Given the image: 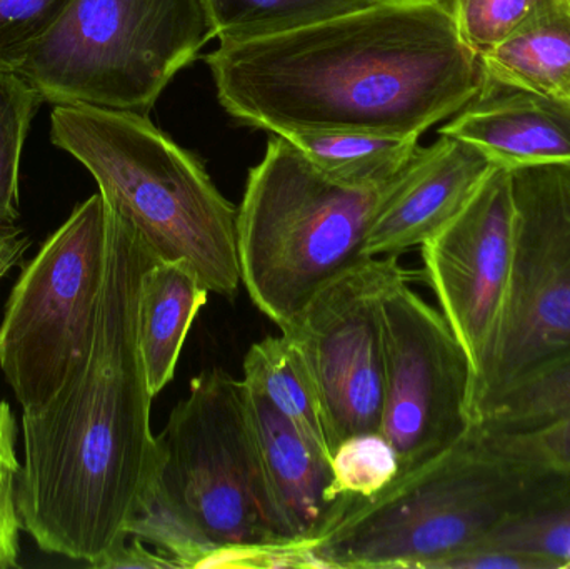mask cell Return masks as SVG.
<instances>
[{
  "mask_svg": "<svg viewBox=\"0 0 570 569\" xmlns=\"http://www.w3.org/2000/svg\"><path fill=\"white\" fill-rule=\"evenodd\" d=\"M227 114L274 136L358 130L419 139L484 84L449 0H379L204 57Z\"/></svg>",
  "mask_w": 570,
  "mask_h": 569,
  "instance_id": "cell-1",
  "label": "cell"
},
{
  "mask_svg": "<svg viewBox=\"0 0 570 569\" xmlns=\"http://www.w3.org/2000/svg\"><path fill=\"white\" fill-rule=\"evenodd\" d=\"M106 223L89 353L40 410L22 413L16 490L20 527L33 543L87 565L126 540L156 460L139 297L159 257L107 206Z\"/></svg>",
  "mask_w": 570,
  "mask_h": 569,
  "instance_id": "cell-2",
  "label": "cell"
},
{
  "mask_svg": "<svg viewBox=\"0 0 570 569\" xmlns=\"http://www.w3.org/2000/svg\"><path fill=\"white\" fill-rule=\"evenodd\" d=\"M187 568H259L285 540L257 461L243 380L204 371L156 436V460L126 528ZM305 547V545H304Z\"/></svg>",
  "mask_w": 570,
  "mask_h": 569,
  "instance_id": "cell-3",
  "label": "cell"
},
{
  "mask_svg": "<svg viewBox=\"0 0 570 569\" xmlns=\"http://www.w3.org/2000/svg\"><path fill=\"white\" fill-rule=\"evenodd\" d=\"M50 140L89 170L106 206L159 259L186 261L213 294H239L237 207L146 114L56 106Z\"/></svg>",
  "mask_w": 570,
  "mask_h": 569,
  "instance_id": "cell-4",
  "label": "cell"
},
{
  "mask_svg": "<svg viewBox=\"0 0 570 569\" xmlns=\"http://www.w3.org/2000/svg\"><path fill=\"white\" fill-rule=\"evenodd\" d=\"M556 474L558 468L495 450L472 428L444 457L351 501L305 547L311 568L441 569L521 513Z\"/></svg>",
  "mask_w": 570,
  "mask_h": 569,
  "instance_id": "cell-5",
  "label": "cell"
},
{
  "mask_svg": "<svg viewBox=\"0 0 570 569\" xmlns=\"http://www.w3.org/2000/svg\"><path fill=\"white\" fill-rule=\"evenodd\" d=\"M401 174L381 186L338 183L273 134L237 207L240 281L254 306L284 331L332 281L371 259L368 229Z\"/></svg>",
  "mask_w": 570,
  "mask_h": 569,
  "instance_id": "cell-6",
  "label": "cell"
},
{
  "mask_svg": "<svg viewBox=\"0 0 570 569\" xmlns=\"http://www.w3.org/2000/svg\"><path fill=\"white\" fill-rule=\"evenodd\" d=\"M210 39L204 0H72L17 73L53 106L147 116Z\"/></svg>",
  "mask_w": 570,
  "mask_h": 569,
  "instance_id": "cell-7",
  "label": "cell"
},
{
  "mask_svg": "<svg viewBox=\"0 0 570 569\" xmlns=\"http://www.w3.org/2000/svg\"><path fill=\"white\" fill-rule=\"evenodd\" d=\"M106 239V206L97 193L47 237L7 297L0 367L22 413L40 410L89 353Z\"/></svg>",
  "mask_w": 570,
  "mask_h": 569,
  "instance_id": "cell-8",
  "label": "cell"
},
{
  "mask_svg": "<svg viewBox=\"0 0 570 569\" xmlns=\"http://www.w3.org/2000/svg\"><path fill=\"white\" fill-rule=\"evenodd\" d=\"M515 239L501 333L472 414L570 353V163L512 170Z\"/></svg>",
  "mask_w": 570,
  "mask_h": 569,
  "instance_id": "cell-9",
  "label": "cell"
},
{
  "mask_svg": "<svg viewBox=\"0 0 570 569\" xmlns=\"http://www.w3.org/2000/svg\"><path fill=\"white\" fill-rule=\"evenodd\" d=\"M384 406L381 434L399 477L439 460L474 428V367L442 313L395 277L382 297Z\"/></svg>",
  "mask_w": 570,
  "mask_h": 569,
  "instance_id": "cell-10",
  "label": "cell"
},
{
  "mask_svg": "<svg viewBox=\"0 0 570 569\" xmlns=\"http://www.w3.org/2000/svg\"><path fill=\"white\" fill-rule=\"evenodd\" d=\"M399 256L371 257L325 286L281 333L304 351L324 414L328 451L381 431L384 406L382 297L404 273Z\"/></svg>",
  "mask_w": 570,
  "mask_h": 569,
  "instance_id": "cell-11",
  "label": "cell"
},
{
  "mask_svg": "<svg viewBox=\"0 0 570 569\" xmlns=\"http://www.w3.org/2000/svg\"><path fill=\"white\" fill-rule=\"evenodd\" d=\"M514 239L512 170L494 167L461 213L422 246L425 277L471 360L474 383L501 333Z\"/></svg>",
  "mask_w": 570,
  "mask_h": 569,
  "instance_id": "cell-12",
  "label": "cell"
},
{
  "mask_svg": "<svg viewBox=\"0 0 570 569\" xmlns=\"http://www.w3.org/2000/svg\"><path fill=\"white\" fill-rule=\"evenodd\" d=\"M494 167L481 149L448 134L419 146L368 229L365 257L401 256L424 246L461 213Z\"/></svg>",
  "mask_w": 570,
  "mask_h": 569,
  "instance_id": "cell-13",
  "label": "cell"
},
{
  "mask_svg": "<svg viewBox=\"0 0 570 569\" xmlns=\"http://www.w3.org/2000/svg\"><path fill=\"white\" fill-rule=\"evenodd\" d=\"M243 384L247 423L281 533L288 543L307 547L341 518L352 500L334 497L331 460L264 394Z\"/></svg>",
  "mask_w": 570,
  "mask_h": 569,
  "instance_id": "cell-14",
  "label": "cell"
},
{
  "mask_svg": "<svg viewBox=\"0 0 570 569\" xmlns=\"http://www.w3.org/2000/svg\"><path fill=\"white\" fill-rule=\"evenodd\" d=\"M468 140L504 169L570 163V102L519 89H484L439 130Z\"/></svg>",
  "mask_w": 570,
  "mask_h": 569,
  "instance_id": "cell-15",
  "label": "cell"
},
{
  "mask_svg": "<svg viewBox=\"0 0 570 569\" xmlns=\"http://www.w3.org/2000/svg\"><path fill=\"white\" fill-rule=\"evenodd\" d=\"M209 294L186 261L156 259L144 273L139 344L154 398L174 380L187 334Z\"/></svg>",
  "mask_w": 570,
  "mask_h": 569,
  "instance_id": "cell-16",
  "label": "cell"
},
{
  "mask_svg": "<svg viewBox=\"0 0 570 569\" xmlns=\"http://www.w3.org/2000/svg\"><path fill=\"white\" fill-rule=\"evenodd\" d=\"M484 89H519L570 102V0H554L481 56Z\"/></svg>",
  "mask_w": 570,
  "mask_h": 569,
  "instance_id": "cell-17",
  "label": "cell"
},
{
  "mask_svg": "<svg viewBox=\"0 0 570 569\" xmlns=\"http://www.w3.org/2000/svg\"><path fill=\"white\" fill-rule=\"evenodd\" d=\"M243 381L264 394L315 450L331 460L314 374L304 351L288 334L266 337L249 347Z\"/></svg>",
  "mask_w": 570,
  "mask_h": 569,
  "instance_id": "cell-18",
  "label": "cell"
},
{
  "mask_svg": "<svg viewBox=\"0 0 570 569\" xmlns=\"http://www.w3.org/2000/svg\"><path fill=\"white\" fill-rule=\"evenodd\" d=\"M285 139L325 176L351 186H381L395 179L419 149L414 137L358 130L295 134Z\"/></svg>",
  "mask_w": 570,
  "mask_h": 569,
  "instance_id": "cell-19",
  "label": "cell"
},
{
  "mask_svg": "<svg viewBox=\"0 0 570 569\" xmlns=\"http://www.w3.org/2000/svg\"><path fill=\"white\" fill-rule=\"evenodd\" d=\"M472 548L525 555L544 569H570V470L559 468L534 501Z\"/></svg>",
  "mask_w": 570,
  "mask_h": 569,
  "instance_id": "cell-20",
  "label": "cell"
},
{
  "mask_svg": "<svg viewBox=\"0 0 570 569\" xmlns=\"http://www.w3.org/2000/svg\"><path fill=\"white\" fill-rule=\"evenodd\" d=\"M375 2L379 0H204L220 43L288 32Z\"/></svg>",
  "mask_w": 570,
  "mask_h": 569,
  "instance_id": "cell-21",
  "label": "cell"
},
{
  "mask_svg": "<svg viewBox=\"0 0 570 569\" xmlns=\"http://www.w3.org/2000/svg\"><path fill=\"white\" fill-rule=\"evenodd\" d=\"M570 418V353L481 408L474 428L485 434L541 430Z\"/></svg>",
  "mask_w": 570,
  "mask_h": 569,
  "instance_id": "cell-22",
  "label": "cell"
},
{
  "mask_svg": "<svg viewBox=\"0 0 570 569\" xmlns=\"http://www.w3.org/2000/svg\"><path fill=\"white\" fill-rule=\"evenodd\" d=\"M42 97L17 72H0V223L19 216V176L30 120Z\"/></svg>",
  "mask_w": 570,
  "mask_h": 569,
  "instance_id": "cell-23",
  "label": "cell"
},
{
  "mask_svg": "<svg viewBox=\"0 0 570 569\" xmlns=\"http://www.w3.org/2000/svg\"><path fill=\"white\" fill-rule=\"evenodd\" d=\"M331 467L337 500H368L399 477L397 453L381 431L342 441L332 453Z\"/></svg>",
  "mask_w": 570,
  "mask_h": 569,
  "instance_id": "cell-24",
  "label": "cell"
},
{
  "mask_svg": "<svg viewBox=\"0 0 570 569\" xmlns=\"http://www.w3.org/2000/svg\"><path fill=\"white\" fill-rule=\"evenodd\" d=\"M554 0H449L459 32L484 56Z\"/></svg>",
  "mask_w": 570,
  "mask_h": 569,
  "instance_id": "cell-25",
  "label": "cell"
},
{
  "mask_svg": "<svg viewBox=\"0 0 570 569\" xmlns=\"http://www.w3.org/2000/svg\"><path fill=\"white\" fill-rule=\"evenodd\" d=\"M72 0H0V72H17Z\"/></svg>",
  "mask_w": 570,
  "mask_h": 569,
  "instance_id": "cell-26",
  "label": "cell"
},
{
  "mask_svg": "<svg viewBox=\"0 0 570 569\" xmlns=\"http://www.w3.org/2000/svg\"><path fill=\"white\" fill-rule=\"evenodd\" d=\"M16 414L7 401L0 400V569L19 568L20 527L16 507L17 478L20 467L17 458Z\"/></svg>",
  "mask_w": 570,
  "mask_h": 569,
  "instance_id": "cell-27",
  "label": "cell"
},
{
  "mask_svg": "<svg viewBox=\"0 0 570 569\" xmlns=\"http://www.w3.org/2000/svg\"><path fill=\"white\" fill-rule=\"evenodd\" d=\"M478 433L502 453L544 467L570 470V418L528 433Z\"/></svg>",
  "mask_w": 570,
  "mask_h": 569,
  "instance_id": "cell-28",
  "label": "cell"
},
{
  "mask_svg": "<svg viewBox=\"0 0 570 569\" xmlns=\"http://www.w3.org/2000/svg\"><path fill=\"white\" fill-rule=\"evenodd\" d=\"M132 538V543L127 545V538L116 547L110 548L102 558L90 565L97 569H166L179 568L176 561L170 560L166 555L153 553L149 548H146L142 540Z\"/></svg>",
  "mask_w": 570,
  "mask_h": 569,
  "instance_id": "cell-29",
  "label": "cell"
},
{
  "mask_svg": "<svg viewBox=\"0 0 570 569\" xmlns=\"http://www.w3.org/2000/svg\"><path fill=\"white\" fill-rule=\"evenodd\" d=\"M441 569H544L534 558L508 550L471 548L442 563Z\"/></svg>",
  "mask_w": 570,
  "mask_h": 569,
  "instance_id": "cell-30",
  "label": "cell"
},
{
  "mask_svg": "<svg viewBox=\"0 0 570 569\" xmlns=\"http://www.w3.org/2000/svg\"><path fill=\"white\" fill-rule=\"evenodd\" d=\"M29 244V239L13 227V224L0 223V279H3L17 263H20Z\"/></svg>",
  "mask_w": 570,
  "mask_h": 569,
  "instance_id": "cell-31",
  "label": "cell"
}]
</instances>
